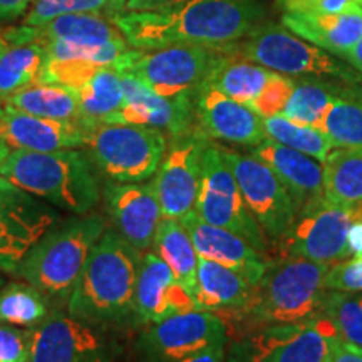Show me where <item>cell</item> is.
<instances>
[{
	"label": "cell",
	"instance_id": "cell-1",
	"mask_svg": "<svg viewBox=\"0 0 362 362\" xmlns=\"http://www.w3.org/2000/svg\"><path fill=\"white\" fill-rule=\"evenodd\" d=\"M262 0H187L151 12L112 17L128 44L141 51L170 45H228L240 42L265 19Z\"/></svg>",
	"mask_w": 362,
	"mask_h": 362
},
{
	"label": "cell",
	"instance_id": "cell-2",
	"mask_svg": "<svg viewBox=\"0 0 362 362\" xmlns=\"http://www.w3.org/2000/svg\"><path fill=\"white\" fill-rule=\"evenodd\" d=\"M329 264L300 257L270 260L252 296L240 309L216 312L226 327L245 334L274 324H297L320 315Z\"/></svg>",
	"mask_w": 362,
	"mask_h": 362
},
{
	"label": "cell",
	"instance_id": "cell-3",
	"mask_svg": "<svg viewBox=\"0 0 362 362\" xmlns=\"http://www.w3.org/2000/svg\"><path fill=\"white\" fill-rule=\"evenodd\" d=\"M141 255L107 226L67 302V314L101 327L136 322L134 288Z\"/></svg>",
	"mask_w": 362,
	"mask_h": 362
},
{
	"label": "cell",
	"instance_id": "cell-4",
	"mask_svg": "<svg viewBox=\"0 0 362 362\" xmlns=\"http://www.w3.org/2000/svg\"><path fill=\"white\" fill-rule=\"evenodd\" d=\"M0 176L72 215L89 214L101 200V178L86 151L79 149H12L0 165Z\"/></svg>",
	"mask_w": 362,
	"mask_h": 362
},
{
	"label": "cell",
	"instance_id": "cell-5",
	"mask_svg": "<svg viewBox=\"0 0 362 362\" xmlns=\"http://www.w3.org/2000/svg\"><path fill=\"white\" fill-rule=\"evenodd\" d=\"M99 214L76 215L54 226L22 262L17 277L39 288L56 310H66L90 252L106 232Z\"/></svg>",
	"mask_w": 362,
	"mask_h": 362
},
{
	"label": "cell",
	"instance_id": "cell-6",
	"mask_svg": "<svg viewBox=\"0 0 362 362\" xmlns=\"http://www.w3.org/2000/svg\"><path fill=\"white\" fill-rule=\"evenodd\" d=\"M86 124L84 151L99 178L111 183H139L155 176L168 148V134L141 124L106 121H86Z\"/></svg>",
	"mask_w": 362,
	"mask_h": 362
},
{
	"label": "cell",
	"instance_id": "cell-7",
	"mask_svg": "<svg viewBox=\"0 0 362 362\" xmlns=\"http://www.w3.org/2000/svg\"><path fill=\"white\" fill-rule=\"evenodd\" d=\"M228 45H170L141 51L131 47L116 69L134 76L163 98L194 96L210 81L223 59L233 51Z\"/></svg>",
	"mask_w": 362,
	"mask_h": 362
},
{
	"label": "cell",
	"instance_id": "cell-8",
	"mask_svg": "<svg viewBox=\"0 0 362 362\" xmlns=\"http://www.w3.org/2000/svg\"><path fill=\"white\" fill-rule=\"evenodd\" d=\"M242 40L237 44L240 56L279 74L336 78L347 84L361 83V76L351 64L298 37L285 25L260 24Z\"/></svg>",
	"mask_w": 362,
	"mask_h": 362
},
{
	"label": "cell",
	"instance_id": "cell-9",
	"mask_svg": "<svg viewBox=\"0 0 362 362\" xmlns=\"http://www.w3.org/2000/svg\"><path fill=\"white\" fill-rule=\"evenodd\" d=\"M334 336L337 330L324 315L297 324L265 325L240 336L232 362H324Z\"/></svg>",
	"mask_w": 362,
	"mask_h": 362
},
{
	"label": "cell",
	"instance_id": "cell-10",
	"mask_svg": "<svg viewBox=\"0 0 362 362\" xmlns=\"http://www.w3.org/2000/svg\"><path fill=\"white\" fill-rule=\"evenodd\" d=\"M194 211L206 223L230 230L245 238L255 250L267 253L265 235L248 211L220 146L211 141L203 153L202 185Z\"/></svg>",
	"mask_w": 362,
	"mask_h": 362
},
{
	"label": "cell",
	"instance_id": "cell-11",
	"mask_svg": "<svg viewBox=\"0 0 362 362\" xmlns=\"http://www.w3.org/2000/svg\"><path fill=\"white\" fill-rule=\"evenodd\" d=\"M220 151L262 232L270 240H279L293 225L298 214L291 192L275 171L257 156L243 155L225 146H220Z\"/></svg>",
	"mask_w": 362,
	"mask_h": 362
},
{
	"label": "cell",
	"instance_id": "cell-12",
	"mask_svg": "<svg viewBox=\"0 0 362 362\" xmlns=\"http://www.w3.org/2000/svg\"><path fill=\"white\" fill-rule=\"evenodd\" d=\"M61 221L52 205L0 176V270L16 275L29 252Z\"/></svg>",
	"mask_w": 362,
	"mask_h": 362
},
{
	"label": "cell",
	"instance_id": "cell-13",
	"mask_svg": "<svg viewBox=\"0 0 362 362\" xmlns=\"http://www.w3.org/2000/svg\"><path fill=\"white\" fill-rule=\"evenodd\" d=\"M208 139L198 129L168 136V148L151 183L165 218L180 220L197 208Z\"/></svg>",
	"mask_w": 362,
	"mask_h": 362
},
{
	"label": "cell",
	"instance_id": "cell-14",
	"mask_svg": "<svg viewBox=\"0 0 362 362\" xmlns=\"http://www.w3.org/2000/svg\"><path fill=\"white\" fill-rule=\"evenodd\" d=\"M356 221V208L334 205L324 198L297 215L279 238L282 257H300L319 264L349 259L347 233Z\"/></svg>",
	"mask_w": 362,
	"mask_h": 362
},
{
	"label": "cell",
	"instance_id": "cell-15",
	"mask_svg": "<svg viewBox=\"0 0 362 362\" xmlns=\"http://www.w3.org/2000/svg\"><path fill=\"white\" fill-rule=\"evenodd\" d=\"M104 329L66 310H52L33 329L29 362H112L115 346Z\"/></svg>",
	"mask_w": 362,
	"mask_h": 362
},
{
	"label": "cell",
	"instance_id": "cell-16",
	"mask_svg": "<svg viewBox=\"0 0 362 362\" xmlns=\"http://www.w3.org/2000/svg\"><path fill=\"white\" fill-rule=\"evenodd\" d=\"M226 339V325L216 312L193 309L149 324L139 349L151 362H180Z\"/></svg>",
	"mask_w": 362,
	"mask_h": 362
},
{
	"label": "cell",
	"instance_id": "cell-17",
	"mask_svg": "<svg viewBox=\"0 0 362 362\" xmlns=\"http://www.w3.org/2000/svg\"><path fill=\"white\" fill-rule=\"evenodd\" d=\"M101 197L111 228L139 252L151 250L163 220V210L151 181L111 183L104 181Z\"/></svg>",
	"mask_w": 362,
	"mask_h": 362
},
{
	"label": "cell",
	"instance_id": "cell-18",
	"mask_svg": "<svg viewBox=\"0 0 362 362\" xmlns=\"http://www.w3.org/2000/svg\"><path fill=\"white\" fill-rule=\"evenodd\" d=\"M194 126L208 139L242 146L255 148L267 139L264 117L208 83L194 94Z\"/></svg>",
	"mask_w": 362,
	"mask_h": 362
},
{
	"label": "cell",
	"instance_id": "cell-19",
	"mask_svg": "<svg viewBox=\"0 0 362 362\" xmlns=\"http://www.w3.org/2000/svg\"><path fill=\"white\" fill-rule=\"evenodd\" d=\"M123 74L124 106L106 123L141 124L161 129L168 136L197 129L194 126V96L163 98L144 86L134 76Z\"/></svg>",
	"mask_w": 362,
	"mask_h": 362
},
{
	"label": "cell",
	"instance_id": "cell-20",
	"mask_svg": "<svg viewBox=\"0 0 362 362\" xmlns=\"http://www.w3.org/2000/svg\"><path fill=\"white\" fill-rule=\"evenodd\" d=\"M198 309L197 300L181 285L165 260L143 252L134 288V317L139 324H155L166 317Z\"/></svg>",
	"mask_w": 362,
	"mask_h": 362
},
{
	"label": "cell",
	"instance_id": "cell-21",
	"mask_svg": "<svg viewBox=\"0 0 362 362\" xmlns=\"http://www.w3.org/2000/svg\"><path fill=\"white\" fill-rule=\"evenodd\" d=\"M180 221L188 230L198 255L240 272L250 280L252 285L259 282L270 262L265 253L255 250L240 235L206 223L194 210L180 218Z\"/></svg>",
	"mask_w": 362,
	"mask_h": 362
},
{
	"label": "cell",
	"instance_id": "cell-22",
	"mask_svg": "<svg viewBox=\"0 0 362 362\" xmlns=\"http://www.w3.org/2000/svg\"><path fill=\"white\" fill-rule=\"evenodd\" d=\"M0 134L12 149L25 151H61L84 148L88 124L86 121L49 119L4 110L0 116Z\"/></svg>",
	"mask_w": 362,
	"mask_h": 362
},
{
	"label": "cell",
	"instance_id": "cell-23",
	"mask_svg": "<svg viewBox=\"0 0 362 362\" xmlns=\"http://www.w3.org/2000/svg\"><path fill=\"white\" fill-rule=\"evenodd\" d=\"M252 155L269 165L282 180L296 202L298 214L325 198L324 166L315 158L269 138L253 148Z\"/></svg>",
	"mask_w": 362,
	"mask_h": 362
},
{
	"label": "cell",
	"instance_id": "cell-24",
	"mask_svg": "<svg viewBox=\"0 0 362 362\" xmlns=\"http://www.w3.org/2000/svg\"><path fill=\"white\" fill-rule=\"evenodd\" d=\"M282 22L291 33L337 57L362 39V6L357 2L329 13H285Z\"/></svg>",
	"mask_w": 362,
	"mask_h": 362
},
{
	"label": "cell",
	"instance_id": "cell-25",
	"mask_svg": "<svg viewBox=\"0 0 362 362\" xmlns=\"http://www.w3.org/2000/svg\"><path fill=\"white\" fill-rule=\"evenodd\" d=\"M34 40L39 44L64 42L81 47H101L107 44L124 42L126 37L115 21L101 12L66 13L34 27Z\"/></svg>",
	"mask_w": 362,
	"mask_h": 362
},
{
	"label": "cell",
	"instance_id": "cell-26",
	"mask_svg": "<svg viewBox=\"0 0 362 362\" xmlns=\"http://www.w3.org/2000/svg\"><path fill=\"white\" fill-rule=\"evenodd\" d=\"M253 285L245 275L200 257L194 300L202 310L223 312L240 309L252 296Z\"/></svg>",
	"mask_w": 362,
	"mask_h": 362
},
{
	"label": "cell",
	"instance_id": "cell-27",
	"mask_svg": "<svg viewBox=\"0 0 362 362\" xmlns=\"http://www.w3.org/2000/svg\"><path fill=\"white\" fill-rule=\"evenodd\" d=\"M2 107L25 112V115L49 117V119H81L76 90L61 84L42 83V81L25 86L12 93L11 96L2 98Z\"/></svg>",
	"mask_w": 362,
	"mask_h": 362
},
{
	"label": "cell",
	"instance_id": "cell-28",
	"mask_svg": "<svg viewBox=\"0 0 362 362\" xmlns=\"http://www.w3.org/2000/svg\"><path fill=\"white\" fill-rule=\"evenodd\" d=\"M45 57L42 44L13 39L0 30V98L37 83Z\"/></svg>",
	"mask_w": 362,
	"mask_h": 362
},
{
	"label": "cell",
	"instance_id": "cell-29",
	"mask_svg": "<svg viewBox=\"0 0 362 362\" xmlns=\"http://www.w3.org/2000/svg\"><path fill=\"white\" fill-rule=\"evenodd\" d=\"M151 252H155L170 267L176 280L194 297L197 292L198 255L188 230L180 220L163 216L153 240Z\"/></svg>",
	"mask_w": 362,
	"mask_h": 362
},
{
	"label": "cell",
	"instance_id": "cell-30",
	"mask_svg": "<svg viewBox=\"0 0 362 362\" xmlns=\"http://www.w3.org/2000/svg\"><path fill=\"white\" fill-rule=\"evenodd\" d=\"M325 200L346 208L362 205V149L336 146L324 161Z\"/></svg>",
	"mask_w": 362,
	"mask_h": 362
},
{
	"label": "cell",
	"instance_id": "cell-31",
	"mask_svg": "<svg viewBox=\"0 0 362 362\" xmlns=\"http://www.w3.org/2000/svg\"><path fill=\"white\" fill-rule=\"evenodd\" d=\"M272 74L274 71L240 56L238 47L235 45L233 51L216 66L208 84L214 86L225 96L248 106L259 96Z\"/></svg>",
	"mask_w": 362,
	"mask_h": 362
},
{
	"label": "cell",
	"instance_id": "cell-32",
	"mask_svg": "<svg viewBox=\"0 0 362 362\" xmlns=\"http://www.w3.org/2000/svg\"><path fill=\"white\" fill-rule=\"evenodd\" d=\"M56 310L47 297L29 282H8L0 287V324L35 329Z\"/></svg>",
	"mask_w": 362,
	"mask_h": 362
},
{
	"label": "cell",
	"instance_id": "cell-33",
	"mask_svg": "<svg viewBox=\"0 0 362 362\" xmlns=\"http://www.w3.org/2000/svg\"><path fill=\"white\" fill-rule=\"evenodd\" d=\"M81 119L106 121L124 106L123 74L115 67H101L96 74L76 89Z\"/></svg>",
	"mask_w": 362,
	"mask_h": 362
},
{
	"label": "cell",
	"instance_id": "cell-34",
	"mask_svg": "<svg viewBox=\"0 0 362 362\" xmlns=\"http://www.w3.org/2000/svg\"><path fill=\"white\" fill-rule=\"evenodd\" d=\"M341 88L319 81L298 79L293 86L292 96L285 104L282 115L297 124L312 126L319 129L332 99L341 93Z\"/></svg>",
	"mask_w": 362,
	"mask_h": 362
},
{
	"label": "cell",
	"instance_id": "cell-35",
	"mask_svg": "<svg viewBox=\"0 0 362 362\" xmlns=\"http://www.w3.org/2000/svg\"><path fill=\"white\" fill-rule=\"evenodd\" d=\"M319 129L336 146L362 149V98L351 90H341L330 103Z\"/></svg>",
	"mask_w": 362,
	"mask_h": 362
},
{
	"label": "cell",
	"instance_id": "cell-36",
	"mask_svg": "<svg viewBox=\"0 0 362 362\" xmlns=\"http://www.w3.org/2000/svg\"><path fill=\"white\" fill-rule=\"evenodd\" d=\"M264 128L269 139L305 153L315 158L317 161H325L329 153L336 148V144L324 131L312 128V126L297 124L280 115L265 117Z\"/></svg>",
	"mask_w": 362,
	"mask_h": 362
},
{
	"label": "cell",
	"instance_id": "cell-37",
	"mask_svg": "<svg viewBox=\"0 0 362 362\" xmlns=\"http://www.w3.org/2000/svg\"><path fill=\"white\" fill-rule=\"evenodd\" d=\"M320 315L327 317L344 341L362 347V302L352 292L325 291Z\"/></svg>",
	"mask_w": 362,
	"mask_h": 362
},
{
	"label": "cell",
	"instance_id": "cell-38",
	"mask_svg": "<svg viewBox=\"0 0 362 362\" xmlns=\"http://www.w3.org/2000/svg\"><path fill=\"white\" fill-rule=\"evenodd\" d=\"M110 12V0H34L22 25L39 27L66 13Z\"/></svg>",
	"mask_w": 362,
	"mask_h": 362
},
{
	"label": "cell",
	"instance_id": "cell-39",
	"mask_svg": "<svg viewBox=\"0 0 362 362\" xmlns=\"http://www.w3.org/2000/svg\"><path fill=\"white\" fill-rule=\"evenodd\" d=\"M293 86H296V81L285 78L284 74H279V72H274L272 78L267 81L264 89L259 93V96L248 104V107L264 119L265 117L282 115L285 104L292 96Z\"/></svg>",
	"mask_w": 362,
	"mask_h": 362
},
{
	"label": "cell",
	"instance_id": "cell-40",
	"mask_svg": "<svg viewBox=\"0 0 362 362\" xmlns=\"http://www.w3.org/2000/svg\"><path fill=\"white\" fill-rule=\"evenodd\" d=\"M324 285L327 291L361 292L362 291V257H352L341 264L329 267Z\"/></svg>",
	"mask_w": 362,
	"mask_h": 362
},
{
	"label": "cell",
	"instance_id": "cell-41",
	"mask_svg": "<svg viewBox=\"0 0 362 362\" xmlns=\"http://www.w3.org/2000/svg\"><path fill=\"white\" fill-rule=\"evenodd\" d=\"M33 329L0 324V362H29Z\"/></svg>",
	"mask_w": 362,
	"mask_h": 362
},
{
	"label": "cell",
	"instance_id": "cell-42",
	"mask_svg": "<svg viewBox=\"0 0 362 362\" xmlns=\"http://www.w3.org/2000/svg\"><path fill=\"white\" fill-rule=\"evenodd\" d=\"M354 0H279L285 13H329L337 12Z\"/></svg>",
	"mask_w": 362,
	"mask_h": 362
},
{
	"label": "cell",
	"instance_id": "cell-43",
	"mask_svg": "<svg viewBox=\"0 0 362 362\" xmlns=\"http://www.w3.org/2000/svg\"><path fill=\"white\" fill-rule=\"evenodd\" d=\"M330 361L332 362H362V347L334 336L329 341Z\"/></svg>",
	"mask_w": 362,
	"mask_h": 362
},
{
	"label": "cell",
	"instance_id": "cell-44",
	"mask_svg": "<svg viewBox=\"0 0 362 362\" xmlns=\"http://www.w3.org/2000/svg\"><path fill=\"white\" fill-rule=\"evenodd\" d=\"M187 0H128L126 2V12H151L160 8L173 7Z\"/></svg>",
	"mask_w": 362,
	"mask_h": 362
},
{
	"label": "cell",
	"instance_id": "cell-45",
	"mask_svg": "<svg viewBox=\"0 0 362 362\" xmlns=\"http://www.w3.org/2000/svg\"><path fill=\"white\" fill-rule=\"evenodd\" d=\"M225 344L226 341H218L211 346L205 347V349L197 352V354L185 357L180 362H223L225 357Z\"/></svg>",
	"mask_w": 362,
	"mask_h": 362
},
{
	"label": "cell",
	"instance_id": "cell-46",
	"mask_svg": "<svg viewBox=\"0 0 362 362\" xmlns=\"http://www.w3.org/2000/svg\"><path fill=\"white\" fill-rule=\"evenodd\" d=\"M34 0H0V21H13L29 11Z\"/></svg>",
	"mask_w": 362,
	"mask_h": 362
},
{
	"label": "cell",
	"instance_id": "cell-47",
	"mask_svg": "<svg viewBox=\"0 0 362 362\" xmlns=\"http://www.w3.org/2000/svg\"><path fill=\"white\" fill-rule=\"evenodd\" d=\"M347 252H349V259L362 257V220H357L351 225L349 233H347Z\"/></svg>",
	"mask_w": 362,
	"mask_h": 362
},
{
	"label": "cell",
	"instance_id": "cell-48",
	"mask_svg": "<svg viewBox=\"0 0 362 362\" xmlns=\"http://www.w3.org/2000/svg\"><path fill=\"white\" fill-rule=\"evenodd\" d=\"M342 59L349 62V64L354 67V69L359 71L362 76V39L354 45V47L349 49V51L344 54Z\"/></svg>",
	"mask_w": 362,
	"mask_h": 362
},
{
	"label": "cell",
	"instance_id": "cell-49",
	"mask_svg": "<svg viewBox=\"0 0 362 362\" xmlns=\"http://www.w3.org/2000/svg\"><path fill=\"white\" fill-rule=\"evenodd\" d=\"M126 2H128V0H110L111 17H115V16H117V13L124 12V8H126Z\"/></svg>",
	"mask_w": 362,
	"mask_h": 362
},
{
	"label": "cell",
	"instance_id": "cell-50",
	"mask_svg": "<svg viewBox=\"0 0 362 362\" xmlns=\"http://www.w3.org/2000/svg\"><path fill=\"white\" fill-rule=\"evenodd\" d=\"M11 151H12V148L8 146L6 139H4V136L0 134V165H2L4 160H6V158L8 156V153H11Z\"/></svg>",
	"mask_w": 362,
	"mask_h": 362
},
{
	"label": "cell",
	"instance_id": "cell-51",
	"mask_svg": "<svg viewBox=\"0 0 362 362\" xmlns=\"http://www.w3.org/2000/svg\"><path fill=\"white\" fill-rule=\"evenodd\" d=\"M357 220H362V205L356 206V221Z\"/></svg>",
	"mask_w": 362,
	"mask_h": 362
},
{
	"label": "cell",
	"instance_id": "cell-52",
	"mask_svg": "<svg viewBox=\"0 0 362 362\" xmlns=\"http://www.w3.org/2000/svg\"><path fill=\"white\" fill-rule=\"evenodd\" d=\"M4 284H6V279H4V277H2V274H0V287H2Z\"/></svg>",
	"mask_w": 362,
	"mask_h": 362
},
{
	"label": "cell",
	"instance_id": "cell-53",
	"mask_svg": "<svg viewBox=\"0 0 362 362\" xmlns=\"http://www.w3.org/2000/svg\"><path fill=\"white\" fill-rule=\"evenodd\" d=\"M4 115V107H2V98H0V116Z\"/></svg>",
	"mask_w": 362,
	"mask_h": 362
},
{
	"label": "cell",
	"instance_id": "cell-54",
	"mask_svg": "<svg viewBox=\"0 0 362 362\" xmlns=\"http://www.w3.org/2000/svg\"><path fill=\"white\" fill-rule=\"evenodd\" d=\"M324 362H332V361H330V356H329V357H327V359H325Z\"/></svg>",
	"mask_w": 362,
	"mask_h": 362
},
{
	"label": "cell",
	"instance_id": "cell-55",
	"mask_svg": "<svg viewBox=\"0 0 362 362\" xmlns=\"http://www.w3.org/2000/svg\"><path fill=\"white\" fill-rule=\"evenodd\" d=\"M354 2H357V4H361V6H362V0H354Z\"/></svg>",
	"mask_w": 362,
	"mask_h": 362
},
{
	"label": "cell",
	"instance_id": "cell-56",
	"mask_svg": "<svg viewBox=\"0 0 362 362\" xmlns=\"http://www.w3.org/2000/svg\"><path fill=\"white\" fill-rule=\"evenodd\" d=\"M361 302H362V296H361Z\"/></svg>",
	"mask_w": 362,
	"mask_h": 362
}]
</instances>
